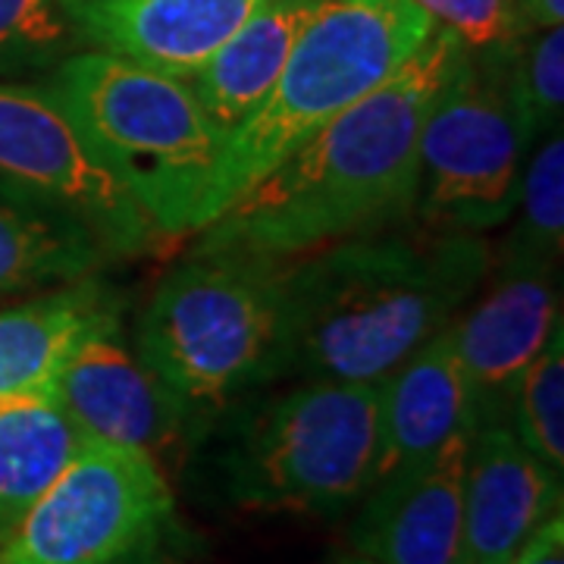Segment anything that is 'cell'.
<instances>
[{
    "label": "cell",
    "mask_w": 564,
    "mask_h": 564,
    "mask_svg": "<svg viewBox=\"0 0 564 564\" xmlns=\"http://www.w3.org/2000/svg\"><path fill=\"white\" fill-rule=\"evenodd\" d=\"M85 443L51 392L0 402V545Z\"/></svg>",
    "instance_id": "obj_19"
},
{
    "label": "cell",
    "mask_w": 564,
    "mask_h": 564,
    "mask_svg": "<svg viewBox=\"0 0 564 564\" xmlns=\"http://www.w3.org/2000/svg\"><path fill=\"white\" fill-rule=\"evenodd\" d=\"M433 29L414 0H321L267 101L223 144L210 223L326 122L380 88Z\"/></svg>",
    "instance_id": "obj_4"
},
{
    "label": "cell",
    "mask_w": 564,
    "mask_h": 564,
    "mask_svg": "<svg viewBox=\"0 0 564 564\" xmlns=\"http://www.w3.org/2000/svg\"><path fill=\"white\" fill-rule=\"evenodd\" d=\"M436 25L458 35L470 51L505 47L530 32L518 13V0H414Z\"/></svg>",
    "instance_id": "obj_24"
},
{
    "label": "cell",
    "mask_w": 564,
    "mask_h": 564,
    "mask_svg": "<svg viewBox=\"0 0 564 564\" xmlns=\"http://www.w3.org/2000/svg\"><path fill=\"white\" fill-rule=\"evenodd\" d=\"M455 564H467V562H455Z\"/></svg>",
    "instance_id": "obj_29"
},
{
    "label": "cell",
    "mask_w": 564,
    "mask_h": 564,
    "mask_svg": "<svg viewBox=\"0 0 564 564\" xmlns=\"http://www.w3.org/2000/svg\"><path fill=\"white\" fill-rule=\"evenodd\" d=\"M508 564H564V521L562 511L536 527Z\"/></svg>",
    "instance_id": "obj_25"
},
{
    "label": "cell",
    "mask_w": 564,
    "mask_h": 564,
    "mask_svg": "<svg viewBox=\"0 0 564 564\" xmlns=\"http://www.w3.org/2000/svg\"><path fill=\"white\" fill-rule=\"evenodd\" d=\"M47 88L161 239L210 223L226 141L188 82L85 47L54 69Z\"/></svg>",
    "instance_id": "obj_3"
},
{
    "label": "cell",
    "mask_w": 564,
    "mask_h": 564,
    "mask_svg": "<svg viewBox=\"0 0 564 564\" xmlns=\"http://www.w3.org/2000/svg\"><path fill=\"white\" fill-rule=\"evenodd\" d=\"M380 464V383L311 380L248 421L229 489L267 511L329 514L358 502Z\"/></svg>",
    "instance_id": "obj_6"
},
{
    "label": "cell",
    "mask_w": 564,
    "mask_h": 564,
    "mask_svg": "<svg viewBox=\"0 0 564 564\" xmlns=\"http://www.w3.org/2000/svg\"><path fill=\"white\" fill-rule=\"evenodd\" d=\"M317 3L321 0H263L223 41L217 54L192 79H185L223 141L267 101Z\"/></svg>",
    "instance_id": "obj_17"
},
{
    "label": "cell",
    "mask_w": 564,
    "mask_h": 564,
    "mask_svg": "<svg viewBox=\"0 0 564 564\" xmlns=\"http://www.w3.org/2000/svg\"><path fill=\"white\" fill-rule=\"evenodd\" d=\"M329 564H380V562H373V558H367V555H339L336 562H329Z\"/></svg>",
    "instance_id": "obj_28"
},
{
    "label": "cell",
    "mask_w": 564,
    "mask_h": 564,
    "mask_svg": "<svg viewBox=\"0 0 564 564\" xmlns=\"http://www.w3.org/2000/svg\"><path fill=\"white\" fill-rule=\"evenodd\" d=\"M521 223L511 236L508 251L555 261L562 258L564 242V139L562 129L545 132L540 151L530 158L521 176Z\"/></svg>",
    "instance_id": "obj_22"
},
{
    "label": "cell",
    "mask_w": 564,
    "mask_h": 564,
    "mask_svg": "<svg viewBox=\"0 0 564 564\" xmlns=\"http://www.w3.org/2000/svg\"><path fill=\"white\" fill-rule=\"evenodd\" d=\"M448 326L380 380L377 477L430 462L474 433L470 395Z\"/></svg>",
    "instance_id": "obj_15"
},
{
    "label": "cell",
    "mask_w": 564,
    "mask_h": 564,
    "mask_svg": "<svg viewBox=\"0 0 564 564\" xmlns=\"http://www.w3.org/2000/svg\"><path fill=\"white\" fill-rule=\"evenodd\" d=\"M51 395L85 440L135 448L154 462L180 443L188 408L139 355L120 343L117 329H104L82 343L63 364Z\"/></svg>",
    "instance_id": "obj_11"
},
{
    "label": "cell",
    "mask_w": 564,
    "mask_h": 564,
    "mask_svg": "<svg viewBox=\"0 0 564 564\" xmlns=\"http://www.w3.org/2000/svg\"><path fill=\"white\" fill-rule=\"evenodd\" d=\"M462 51L458 35L436 25L380 88L326 122L207 223L198 245L295 261L399 226L414 207L423 120Z\"/></svg>",
    "instance_id": "obj_1"
},
{
    "label": "cell",
    "mask_w": 564,
    "mask_h": 564,
    "mask_svg": "<svg viewBox=\"0 0 564 564\" xmlns=\"http://www.w3.org/2000/svg\"><path fill=\"white\" fill-rule=\"evenodd\" d=\"M530 139L502 47H464L423 120L411 210L440 232L484 236L502 226L518 210Z\"/></svg>",
    "instance_id": "obj_7"
},
{
    "label": "cell",
    "mask_w": 564,
    "mask_h": 564,
    "mask_svg": "<svg viewBox=\"0 0 564 564\" xmlns=\"http://www.w3.org/2000/svg\"><path fill=\"white\" fill-rule=\"evenodd\" d=\"M0 180L82 220L107 254H139L158 229L79 139L54 91L0 79Z\"/></svg>",
    "instance_id": "obj_9"
},
{
    "label": "cell",
    "mask_w": 564,
    "mask_h": 564,
    "mask_svg": "<svg viewBox=\"0 0 564 564\" xmlns=\"http://www.w3.org/2000/svg\"><path fill=\"white\" fill-rule=\"evenodd\" d=\"M120 295L95 273L0 311V402L51 392L63 364L104 329H120Z\"/></svg>",
    "instance_id": "obj_16"
},
{
    "label": "cell",
    "mask_w": 564,
    "mask_h": 564,
    "mask_svg": "<svg viewBox=\"0 0 564 564\" xmlns=\"http://www.w3.org/2000/svg\"><path fill=\"white\" fill-rule=\"evenodd\" d=\"M555 261L505 251L499 276L484 299L452 321V343L462 364L474 426L505 421L518 380L562 323V285Z\"/></svg>",
    "instance_id": "obj_10"
},
{
    "label": "cell",
    "mask_w": 564,
    "mask_h": 564,
    "mask_svg": "<svg viewBox=\"0 0 564 564\" xmlns=\"http://www.w3.org/2000/svg\"><path fill=\"white\" fill-rule=\"evenodd\" d=\"M289 261L198 245L139 321V358L185 404H220L276 377Z\"/></svg>",
    "instance_id": "obj_5"
},
{
    "label": "cell",
    "mask_w": 564,
    "mask_h": 564,
    "mask_svg": "<svg viewBox=\"0 0 564 564\" xmlns=\"http://www.w3.org/2000/svg\"><path fill=\"white\" fill-rule=\"evenodd\" d=\"M85 51L66 0H0V79L57 69Z\"/></svg>",
    "instance_id": "obj_20"
},
{
    "label": "cell",
    "mask_w": 564,
    "mask_h": 564,
    "mask_svg": "<svg viewBox=\"0 0 564 564\" xmlns=\"http://www.w3.org/2000/svg\"><path fill=\"white\" fill-rule=\"evenodd\" d=\"M110 564H180L173 562L170 555H163L161 549H158V543H148L141 545V549H135V552H129V555H122V558H117V562Z\"/></svg>",
    "instance_id": "obj_27"
},
{
    "label": "cell",
    "mask_w": 564,
    "mask_h": 564,
    "mask_svg": "<svg viewBox=\"0 0 564 564\" xmlns=\"http://www.w3.org/2000/svg\"><path fill=\"white\" fill-rule=\"evenodd\" d=\"M170 518L173 492L161 464L88 440L0 545V564H110L158 543Z\"/></svg>",
    "instance_id": "obj_8"
},
{
    "label": "cell",
    "mask_w": 564,
    "mask_h": 564,
    "mask_svg": "<svg viewBox=\"0 0 564 564\" xmlns=\"http://www.w3.org/2000/svg\"><path fill=\"white\" fill-rule=\"evenodd\" d=\"M104 254L95 232L73 214L22 188L0 192V299L88 276Z\"/></svg>",
    "instance_id": "obj_18"
},
{
    "label": "cell",
    "mask_w": 564,
    "mask_h": 564,
    "mask_svg": "<svg viewBox=\"0 0 564 564\" xmlns=\"http://www.w3.org/2000/svg\"><path fill=\"white\" fill-rule=\"evenodd\" d=\"M511 95L530 132L558 129L564 110V29H530L502 47Z\"/></svg>",
    "instance_id": "obj_23"
},
{
    "label": "cell",
    "mask_w": 564,
    "mask_h": 564,
    "mask_svg": "<svg viewBox=\"0 0 564 564\" xmlns=\"http://www.w3.org/2000/svg\"><path fill=\"white\" fill-rule=\"evenodd\" d=\"M289 261L276 373L380 383L462 314L489 273L477 232H395Z\"/></svg>",
    "instance_id": "obj_2"
},
{
    "label": "cell",
    "mask_w": 564,
    "mask_h": 564,
    "mask_svg": "<svg viewBox=\"0 0 564 564\" xmlns=\"http://www.w3.org/2000/svg\"><path fill=\"white\" fill-rule=\"evenodd\" d=\"M562 511V474L545 467L508 421L474 426L464 464L462 555L508 564L536 527Z\"/></svg>",
    "instance_id": "obj_12"
},
{
    "label": "cell",
    "mask_w": 564,
    "mask_h": 564,
    "mask_svg": "<svg viewBox=\"0 0 564 564\" xmlns=\"http://www.w3.org/2000/svg\"><path fill=\"white\" fill-rule=\"evenodd\" d=\"M518 13L527 29H552L562 25L564 0H518Z\"/></svg>",
    "instance_id": "obj_26"
},
{
    "label": "cell",
    "mask_w": 564,
    "mask_h": 564,
    "mask_svg": "<svg viewBox=\"0 0 564 564\" xmlns=\"http://www.w3.org/2000/svg\"><path fill=\"white\" fill-rule=\"evenodd\" d=\"M263 0H66L82 44L192 79Z\"/></svg>",
    "instance_id": "obj_14"
},
{
    "label": "cell",
    "mask_w": 564,
    "mask_h": 564,
    "mask_svg": "<svg viewBox=\"0 0 564 564\" xmlns=\"http://www.w3.org/2000/svg\"><path fill=\"white\" fill-rule=\"evenodd\" d=\"M511 430L555 474L564 470V326L558 323L543 351L518 380Z\"/></svg>",
    "instance_id": "obj_21"
},
{
    "label": "cell",
    "mask_w": 564,
    "mask_h": 564,
    "mask_svg": "<svg viewBox=\"0 0 564 564\" xmlns=\"http://www.w3.org/2000/svg\"><path fill=\"white\" fill-rule=\"evenodd\" d=\"M467 443L462 436L430 462L377 477L351 530L355 549L380 564L458 562Z\"/></svg>",
    "instance_id": "obj_13"
}]
</instances>
